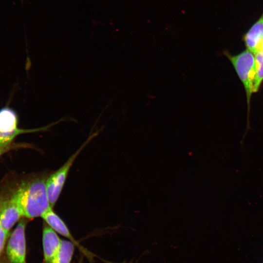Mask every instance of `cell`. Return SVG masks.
<instances>
[{
	"label": "cell",
	"mask_w": 263,
	"mask_h": 263,
	"mask_svg": "<svg viewBox=\"0 0 263 263\" xmlns=\"http://www.w3.org/2000/svg\"><path fill=\"white\" fill-rule=\"evenodd\" d=\"M23 217L22 211L14 194L0 200V225L9 233V230Z\"/></svg>",
	"instance_id": "obj_6"
},
{
	"label": "cell",
	"mask_w": 263,
	"mask_h": 263,
	"mask_svg": "<svg viewBox=\"0 0 263 263\" xmlns=\"http://www.w3.org/2000/svg\"><path fill=\"white\" fill-rule=\"evenodd\" d=\"M259 50L261 51V52L263 54V42L262 43L261 46L260 48V49Z\"/></svg>",
	"instance_id": "obj_14"
},
{
	"label": "cell",
	"mask_w": 263,
	"mask_h": 263,
	"mask_svg": "<svg viewBox=\"0 0 263 263\" xmlns=\"http://www.w3.org/2000/svg\"><path fill=\"white\" fill-rule=\"evenodd\" d=\"M234 68L244 86L249 105L252 92L253 81L256 68L254 55L247 49L236 55L225 52Z\"/></svg>",
	"instance_id": "obj_2"
},
{
	"label": "cell",
	"mask_w": 263,
	"mask_h": 263,
	"mask_svg": "<svg viewBox=\"0 0 263 263\" xmlns=\"http://www.w3.org/2000/svg\"><path fill=\"white\" fill-rule=\"evenodd\" d=\"M52 208L50 207L41 216L46 224L56 232L73 242L84 255L87 256L90 255V253L75 240L64 222L53 210Z\"/></svg>",
	"instance_id": "obj_7"
},
{
	"label": "cell",
	"mask_w": 263,
	"mask_h": 263,
	"mask_svg": "<svg viewBox=\"0 0 263 263\" xmlns=\"http://www.w3.org/2000/svg\"><path fill=\"white\" fill-rule=\"evenodd\" d=\"M9 234L6 232L0 225V255L3 249Z\"/></svg>",
	"instance_id": "obj_12"
},
{
	"label": "cell",
	"mask_w": 263,
	"mask_h": 263,
	"mask_svg": "<svg viewBox=\"0 0 263 263\" xmlns=\"http://www.w3.org/2000/svg\"><path fill=\"white\" fill-rule=\"evenodd\" d=\"M75 245L70 241L62 240L59 250L50 263H70L74 254Z\"/></svg>",
	"instance_id": "obj_10"
},
{
	"label": "cell",
	"mask_w": 263,
	"mask_h": 263,
	"mask_svg": "<svg viewBox=\"0 0 263 263\" xmlns=\"http://www.w3.org/2000/svg\"><path fill=\"white\" fill-rule=\"evenodd\" d=\"M50 125L36 129H23L18 127V117L15 111L7 107L0 109V143L9 145L19 134L44 130Z\"/></svg>",
	"instance_id": "obj_4"
},
{
	"label": "cell",
	"mask_w": 263,
	"mask_h": 263,
	"mask_svg": "<svg viewBox=\"0 0 263 263\" xmlns=\"http://www.w3.org/2000/svg\"><path fill=\"white\" fill-rule=\"evenodd\" d=\"M62 240L56 232L47 224L43 226L42 244L44 259L46 263H50L61 245Z\"/></svg>",
	"instance_id": "obj_8"
},
{
	"label": "cell",
	"mask_w": 263,
	"mask_h": 263,
	"mask_svg": "<svg viewBox=\"0 0 263 263\" xmlns=\"http://www.w3.org/2000/svg\"><path fill=\"white\" fill-rule=\"evenodd\" d=\"M26 225L25 219L20 220L8 240L6 254L10 263H26Z\"/></svg>",
	"instance_id": "obj_5"
},
{
	"label": "cell",
	"mask_w": 263,
	"mask_h": 263,
	"mask_svg": "<svg viewBox=\"0 0 263 263\" xmlns=\"http://www.w3.org/2000/svg\"><path fill=\"white\" fill-rule=\"evenodd\" d=\"M256 68L253 81V93L257 92L263 81V54L258 50L255 54Z\"/></svg>",
	"instance_id": "obj_11"
},
{
	"label": "cell",
	"mask_w": 263,
	"mask_h": 263,
	"mask_svg": "<svg viewBox=\"0 0 263 263\" xmlns=\"http://www.w3.org/2000/svg\"><path fill=\"white\" fill-rule=\"evenodd\" d=\"M95 134H96L94 133L90 136L89 138L69 158L62 167L48 177L46 183V189L49 204L52 208L54 206L60 195L69 171L75 160Z\"/></svg>",
	"instance_id": "obj_3"
},
{
	"label": "cell",
	"mask_w": 263,
	"mask_h": 263,
	"mask_svg": "<svg viewBox=\"0 0 263 263\" xmlns=\"http://www.w3.org/2000/svg\"><path fill=\"white\" fill-rule=\"evenodd\" d=\"M246 49L254 55L260 49L263 41V14L243 37Z\"/></svg>",
	"instance_id": "obj_9"
},
{
	"label": "cell",
	"mask_w": 263,
	"mask_h": 263,
	"mask_svg": "<svg viewBox=\"0 0 263 263\" xmlns=\"http://www.w3.org/2000/svg\"><path fill=\"white\" fill-rule=\"evenodd\" d=\"M46 175L28 180L14 192L19 205L23 217L32 219L41 217L50 207L46 189Z\"/></svg>",
	"instance_id": "obj_1"
},
{
	"label": "cell",
	"mask_w": 263,
	"mask_h": 263,
	"mask_svg": "<svg viewBox=\"0 0 263 263\" xmlns=\"http://www.w3.org/2000/svg\"><path fill=\"white\" fill-rule=\"evenodd\" d=\"M15 145L16 144L12 143L9 145H4L0 143V156L8 151L11 148H13Z\"/></svg>",
	"instance_id": "obj_13"
}]
</instances>
